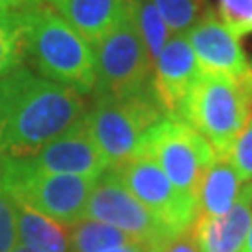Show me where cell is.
<instances>
[{
	"instance_id": "9",
	"label": "cell",
	"mask_w": 252,
	"mask_h": 252,
	"mask_svg": "<svg viewBox=\"0 0 252 252\" xmlns=\"http://www.w3.org/2000/svg\"><path fill=\"white\" fill-rule=\"evenodd\" d=\"M116 170L138 202L174 234H183L192 228L198 217V202L176 189L153 159L136 155Z\"/></svg>"
},
{
	"instance_id": "20",
	"label": "cell",
	"mask_w": 252,
	"mask_h": 252,
	"mask_svg": "<svg viewBox=\"0 0 252 252\" xmlns=\"http://www.w3.org/2000/svg\"><path fill=\"white\" fill-rule=\"evenodd\" d=\"M172 36H183L198 23L204 11V0H152Z\"/></svg>"
},
{
	"instance_id": "3",
	"label": "cell",
	"mask_w": 252,
	"mask_h": 252,
	"mask_svg": "<svg viewBox=\"0 0 252 252\" xmlns=\"http://www.w3.org/2000/svg\"><path fill=\"white\" fill-rule=\"evenodd\" d=\"M174 116L196 129L215 150V155L228 157L235 138L252 118L249 77L230 79L202 71Z\"/></svg>"
},
{
	"instance_id": "27",
	"label": "cell",
	"mask_w": 252,
	"mask_h": 252,
	"mask_svg": "<svg viewBox=\"0 0 252 252\" xmlns=\"http://www.w3.org/2000/svg\"><path fill=\"white\" fill-rule=\"evenodd\" d=\"M239 252H252V226H251V232H249V237H247V241H245V245L241 247Z\"/></svg>"
},
{
	"instance_id": "17",
	"label": "cell",
	"mask_w": 252,
	"mask_h": 252,
	"mask_svg": "<svg viewBox=\"0 0 252 252\" xmlns=\"http://www.w3.org/2000/svg\"><path fill=\"white\" fill-rule=\"evenodd\" d=\"M69 235L73 252H101L136 243L133 237L124 234L122 230L92 219H82L77 224H73L69 228Z\"/></svg>"
},
{
	"instance_id": "26",
	"label": "cell",
	"mask_w": 252,
	"mask_h": 252,
	"mask_svg": "<svg viewBox=\"0 0 252 252\" xmlns=\"http://www.w3.org/2000/svg\"><path fill=\"white\" fill-rule=\"evenodd\" d=\"M34 0H0V11H13V9H25Z\"/></svg>"
},
{
	"instance_id": "28",
	"label": "cell",
	"mask_w": 252,
	"mask_h": 252,
	"mask_svg": "<svg viewBox=\"0 0 252 252\" xmlns=\"http://www.w3.org/2000/svg\"><path fill=\"white\" fill-rule=\"evenodd\" d=\"M13 252H32V251H30V249H27V247H23V245L19 243L17 247H15V251H13Z\"/></svg>"
},
{
	"instance_id": "12",
	"label": "cell",
	"mask_w": 252,
	"mask_h": 252,
	"mask_svg": "<svg viewBox=\"0 0 252 252\" xmlns=\"http://www.w3.org/2000/svg\"><path fill=\"white\" fill-rule=\"evenodd\" d=\"M202 75L198 58L183 36H170L153 62V90L168 116H174Z\"/></svg>"
},
{
	"instance_id": "21",
	"label": "cell",
	"mask_w": 252,
	"mask_h": 252,
	"mask_svg": "<svg viewBox=\"0 0 252 252\" xmlns=\"http://www.w3.org/2000/svg\"><path fill=\"white\" fill-rule=\"evenodd\" d=\"M219 19L237 39L252 34V0H219Z\"/></svg>"
},
{
	"instance_id": "22",
	"label": "cell",
	"mask_w": 252,
	"mask_h": 252,
	"mask_svg": "<svg viewBox=\"0 0 252 252\" xmlns=\"http://www.w3.org/2000/svg\"><path fill=\"white\" fill-rule=\"evenodd\" d=\"M228 159L234 164L235 172L243 183L252 181V118L235 138L228 152Z\"/></svg>"
},
{
	"instance_id": "8",
	"label": "cell",
	"mask_w": 252,
	"mask_h": 252,
	"mask_svg": "<svg viewBox=\"0 0 252 252\" xmlns=\"http://www.w3.org/2000/svg\"><path fill=\"white\" fill-rule=\"evenodd\" d=\"M82 219H92L114 226L133 237L136 243L152 249L161 247L168 239L180 235L174 234L161 220H157L138 202L135 194L127 189L116 168H108L101 178H97Z\"/></svg>"
},
{
	"instance_id": "7",
	"label": "cell",
	"mask_w": 252,
	"mask_h": 252,
	"mask_svg": "<svg viewBox=\"0 0 252 252\" xmlns=\"http://www.w3.org/2000/svg\"><path fill=\"white\" fill-rule=\"evenodd\" d=\"M94 95H127L152 84L153 62L129 9L107 36L94 45Z\"/></svg>"
},
{
	"instance_id": "24",
	"label": "cell",
	"mask_w": 252,
	"mask_h": 252,
	"mask_svg": "<svg viewBox=\"0 0 252 252\" xmlns=\"http://www.w3.org/2000/svg\"><path fill=\"white\" fill-rule=\"evenodd\" d=\"M155 252H198L194 235H192V228L187 230V232H183V234L176 235V237H172V239H168L161 247H155Z\"/></svg>"
},
{
	"instance_id": "25",
	"label": "cell",
	"mask_w": 252,
	"mask_h": 252,
	"mask_svg": "<svg viewBox=\"0 0 252 252\" xmlns=\"http://www.w3.org/2000/svg\"><path fill=\"white\" fill-rule=\"evenodd\" d=\"M101 252H155V249L146 247V245H140V243H131V245H124V247L107 249V251H101Z\"/></svg>"
},
{
	"instance_id": "16",
	"label": "cell",
	"mask_w": 252,
	"mask_h": 252,
	"mask_svg": "<svg viewBox=\"0 0 252 252\" xmlns=\"http://www.w3.org/2000/svg\"><path fill=\"white\" fill-rule=\"evenodd\" d=\"M243 185L245 183L237 176L230 159L217 155L200 185L198 215L220 217L228 213L235 204Z\"/></svg>"
},
{
	"instance_id": "15",
	"label": "cell",
	"mask_w": 252,
	"mask_h": 252,
	"mask_svg": "<svg viewBox=\"0 0 252 252\" xmlns=\"http://www.w3.org/2000/svg\"><path fill=\"white\" fill-rule=\"evenodd\" d=\"M19 243L32 252H73L69 228L13 198Z\"/></svg>"
},
{
	"instance_id": "5",
	"label": "cell",
	"mask_w": 252,
	"mask_h": 252,
	"mask_svg": "<svg viewBox=\"0 0 252 252\" xmlns=\"http://www.w3.org/2000/svg\"><path fill=\"white\" fill-rule=\"evenodd\" d=\"M94 178L37 170L25 157H0V183L11 198L71 228L82 220Z\"/></svg>"
},
{
	"instance_id": "4",
	"label": "cell",
	"mask_w": 252,
	"mask_h": 252,
	"mask_svg": "<svg viewBox=\"0 0 252 252\" xmlns=\"http://www.w3.org/2000/svg\"><path fill=\"white\" fill-rule=\"evenodd\" d=\"M164 116L152 82L127 95H94L84 120L110 168H118L135 157L144 135Z\"/></svg>"
},
{
	"instance_id": "18",
	"label": "cell",
	"mask_w": 252,
	"mask_h": 252,
	"mask_svg": "<svg viewBox=\"0 0 252 252\" xmlns=\"http://www.w3.org/2000/svg\"><path fill=\"white\" fill-rule=\"evenodd\" d=\"M25 30L27 23L23 9L0 11V77L13 71L27 60Z\"/></svg>"
},
{
	"instance_id": "14",
	"label": "cell",
	"mask_w": 252,
	"mask_h": 252,
	"mask_svg": "<svg viewBox=\"0 0 252 252\" xmlns=\"http://www.w3.org/2000/svg\"><path fill=\"white\" fill-rule=\"evenodd\" d=\"M92 47L107 36L127 11V0H43Z\"/></svg>"
},
{
	"instance_id": "2",
	"label": "cell",
	"mask_w": 252,
	"mask_h": 252,
	"mask_svg": "<svg viewBox=\"0 0 252 252\" xmlns=\"http://www.w3.org/2000/svg\"><path fill=\"white\" fill-rule=\"evenodd\" d=\"M25 13V51L39 75L79 94L95 86L94 47L73 30L43 0H34Z\"/></svg>"
},
{
	"instance_id": "23",
	"label": "cell",
	"mask_w": 252,
	"mask_h": 252,
	"mask_svg": "<svg viewBox=\"0 0 252 252\" xmlns=\"http://www.w3.org/2000/svg\"><path fill=\"white\" fill-rule=\"evenodd\" d=\"M19 245L15 204L0 183V252H13Z\"/></svg>"
},
{
	"instance_id": "11",
	"label": "cell",
	"mask_w": 252,
	"mask_h": 252,
	"mask_svg": "<svg viewBox=\"0 0 252 252\" xmlns=\"http://www.w3.org/2000/svg\"><path fill=\"white\" fill-rule=\"evenodd\" d=\"M185 37L198 58L202 71L230 79H247L252 73L251 58L241 49L239 39L222 25L213 9H206Z\"/></svg>"
},
{
	"instance_id": "6",
	"label": "cell",
	"mask_w": 252,
	"mask_h": 252,
	"mask_svg": "<svg viewBox=\"0 0 252 252\" xmlns=\"http://www.w3.org/2000/svg\"><path fill=\"white\" fill-rule=\"evenodd\" d=\"M136 155L153 159L176 189L196 202L202 180L217 157L206 138L176 116H164L155 124L144 135Z\"/></svg>"
},
{
	"instance_id": "19",
	"label": "cell",
	"mask_w": 252,
	"mask_h": 252,
	"mask_svg": "<svg viewBox=\"0 0 252 252\" xmlns=\"http://www.w3.org/2000/svg\"><path fill=\"white\" fill-rule=\"evenodd\" d=\"M129 9H131L136 30L148 49V54L152 62H155L157 56L161 54L162 47L170 39V30L166 28L152 0H129Z\"/></svg>"
},
{
	"instance_id": "29",
	"label": "cell",
	"mask_w": 252,
	"mask_h": 252,
	"mask_svg": "<svg viewBox=\"0 0 252 252\" xmlns=\"http://www.w3.org/2000/svg\"><path fill=\"white\" fill-rule=\"evenodd\" d=\"M249 82H251V90H252V73L249 75Z\"/></svg>"
},
{
	"instance_id": "10",
	"label": "cell",
	"mask_w": 252,
	"mask_h": 252,
	"mask_svg": "<svg viewBox=\"0 0 252 252\" xmlns=\"http://www.w3.org/2000/svg\"><path fill=\"white\" fill-rule=\"evenodd\" d=\"M25 159L37 170L84 176L94 180L101 178L110 168V162L94 140L84 118L69 131L54 138L43 150H39L36 155Z\"/></svg>"
},
{
	"instance_id": "1",
	"label": "cell",
	"mask_w": 252,
	"mask_h": 252,
	"mask_svg": "<svg viewBox=\"0 0 252 252\" xmlns=\"http://www.w3.org/2000/svg\"><path fill=\"white\" fill-rule=\"evenodd\" d=\"M79 92L21 63L0 77V157H32L86 114Z\"/></svg>"
},
{
	"instance_id": "13",
	"label": "cell",
	"mask_w": 252,
	"mask_h": 252,
	"mask_svg": "<svg viewBox=\"0 0 252 252\" xmlns=\"http://www.w3.org/2000/svg\"><path fill=\"white\" fill-rule=\"evenodd\" d=\"M252 226V181L245 183L232 209L220 217L198 215L192 235L198 252H239Z\"/></svg>"
}]
</instances>
